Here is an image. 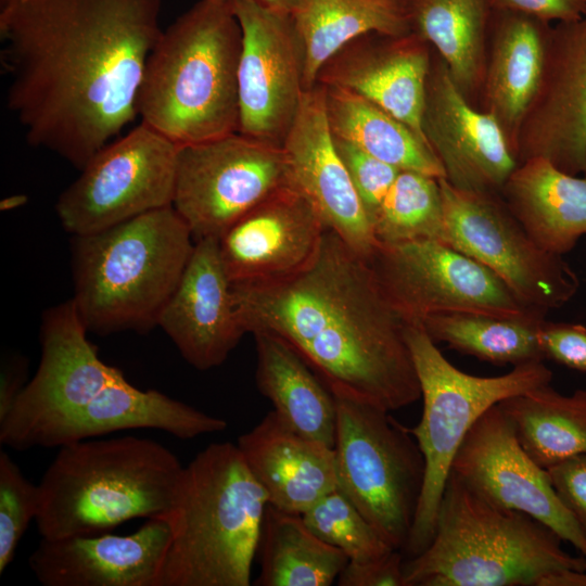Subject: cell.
<instances>
[{
	"mask_svg": "<svg viewBox=\"0 0 586 586\" xmlns=\"http://www.w3.org/2000/svg\"><path fill=\"white\" fill-rule=\"evenodd\" d=\"M162 0H18L0 11L7 106L79 170L137 116Z\"/></svg>",
	"mask_w": 586,
	"mask_h": 586,
	"instance_id": "6da1fadb",
	"label": "cell"
},
{
	"mask_svg": "<svg viewBox=\"0 0 586 586\" xmlns=\"http://www.w3.org/2000/svg\"><path fill=\"white\" fill-rule=\"evenodd\" d=\"M232 292L244 331L284 339L331 391L390 412L421 398L408 323L369 259L329 228L301 270L270 281L232 282Z\"/></svg>",
	"mask_w": 586,
	"mask_h": 586,
	"instance_id": "7a4b0ae2",
	"label": "cell"
},
{
	"mask_svg": "<svg viewBox=\"0 0 586 586\" xmlns=\"http://www.w3.org/2000/svg\"><path fill=\"white\" fill-rule=\"evenodd\" d=\"M242 31L231 0H199L163 29L137 99L141 122L177 145L239 130Z\"/></svg>",
	"mask_w": 586,
	"mask_h": 586,
	"instance_id": "3957f363",
	"label": "cell"
},
{
	"mask_svg": "<svg viewBox=\"0 0 586 586\" xmlns=\"http://www.w3.org/2000/svg\"><path fill=\"white\" fill-rule=\"evenodd\" d=\"M535 518L499 507L450 472L429 546L404 560L405 586H553L586 557Z\"/></svg>",
	"mask_w": 586,
	"mask_h": 586,
	"instance_id": "277c9868",
	"label": "cell"
},
{
	"mask_svg": "<svg viewBox=\"0 0 586 586\" xmlns=\"http://www.w3.org/2000/svg\"><path fill=\"white\" fill-rule=\"evenodd\" d=\"M267 505L237 444L205 447L183 467L166 518L158 586H249Z\"/></svg>",
	"mask_w": 586,
	"mask_h": 586,
	"instance_id": "5b68a950",
	"label": "cell"
},
{
	"mask_svg": "<svg viewBox=\"0 0 586 586\" xmlns=\"http://www.w3.org/2000/svg\"><path fill=\"white\" fill-rule=\"evenodd\" d=\"M183 467L156 441L84 440L60 447L40 481L41 538L105 533L132 519H164Z\"/></svg>",
	"mask_w": 586,
	"mask_h": 586,
	"instance_id": "8992f818",
	"label": "cell"
},
{
	"mask_svg": "<svg viewBox=\"0 0 586 586\" xmlns=\"http://www.w3.org/2000/svg\"><path fill=\"white\" fill-rule=\"evenodd\" d=\"M194 244L173 205L73 235L72 300L88 332L144 333L157 327Z\"/></svg>",
	"mask_w": 586,
	"mask_h": 586,
	"instance_id": "52a82bcc",
	"label": "cell"
},
{
	"mask_svg": "<svg viewBox=\"0 0 586 586\" xmlns=\"http://www.w3.org/2000/svg\"><path fill=\"white\" fill-rule=\"evenodd\" d=\"M406 339L423 400L421 419L410 432L425 464L418 509L403 550L408 559L432 540L454 458L473 424L505 398L550 384L552 372L544 361H533L497 377L472 375L449 362L420 323L407 324Z\"/></svg>",
	"mask_w": 586,
	"mask_h": 586,
	"instance_id": "ba28073f",
	"label": "cell"
},
{
	"mask_svg": "<svg viewBox=\"0 0 586 586\" xmlns=\"http://www.w3.org/2000/svg\"><path fill=\"white\" fill-rule=\"evenodd\" d=\"M331 392L336 407L337 488L392 548L403 552L424 482L420 447L410 429L390 411Z\"/></svg>",
	"mask_w": 586,
	"mask_h": 586,
	"instance_id": "9c48e42d",
	"label": "cell"
},
{
	"mask_svg": "<svg viewBox=\"0 0 586 586\" xmlns=\"http://www.w3.org/2000/svg\"><path fill=\"white\" fill-rule=\"evenodd\" d=\"M178 149L142 122L113 139L60 194L55 212L62 227L84 235L173 205Z\"/></svg>",
	"mask_w": 586,
	"mask_h": 586,
	"instance_id": "30bf717a",
	"label": "cell"
},
{
	"mask_svg": "<svg viewBox=\"0 0 586 586\" xmlns=\"http://www.w3.org/2000/svg\"><path fill=\"white\" fill-rule=\"evenodd\" d=\"M438 181L450 245L488 268L533 309L547 314L573 298L579 288L575 271L532 239L500 193Z\"/></svg>",
	"mask_w": 586,
	"mask_h": 586,
	"instance_id": "8fae6325",
	"label": "cell"
},
{
	"mask_svg": "<svg viewBox=\"0 0 586 586\" xmlns=\"http://www.w3.org/2000/svg\"><path fill=\"white\" fill-rule=\"evenodd\" d=\"M88 333L72 298L44 311L40 362L0 420L2 445L18 451L40 447L52 430L124 375L99 357Z\"/></svg>",
	"mask_w": 586,
	"mask_h": 586,
	"instance_id": "7c38bea8",
	"label": "cell"
},
{
	"mask_svg": "<svg viewBox=\"0 0 586 586\" xmlns=\"http://www.w3.org/2000/svg\"><path fill=\"white\" fill-rule=\"evenodd\" d=\"M289 183L282 146L237 131L179 146L173 207L195 241L218 239Z\"/></svg>",
	"mask_w": 586,
	"mask_h": 586,
	"instance_id": "4fadbf2b",
	"label": "cell"
},
{
	"mask_svg": "<svg viewBox=\"0 0 586 586\" xmlns=\"http://www.w3.org/2000/svg\"><path fill=\"white\" fill-rule=\"evenodd\" d=\"M369 263L407 323L449 311L547 315L523 304L494 272L448 243H380Z\"/></svg>",
	"mask_w": 586,
	"mask_h": 586,
	"instance_id": "5bb4252c",
	"label": "cell"
},
{
	"mask_svg": "<svg viewBox=\"0 0 586 586\" xmlns=\"http://www.w3.org/2000/svg\"><path fill=\"white\" fill-rule=\"evenodd\" d=\"M242 31L239 132L281 146L305 90L304 47L293 16L254 0H231Z\"/></svg>",
	"mask_w": 586,
	"mask_h": 586,
	"instance_id": "9a60e30c",
	"label": "cell"
},
{
	"mask_svg": "<svg viewBox=\"0 0 586 586\" xmlns=\"http://www.w3.org/2000/svg\"><path fill=\"white\" fill-rule=\"evenodd\" d=\"M450 472L488 501L535 518L586 557L585 534L558 497L547 470L523 450L497 404L470 429Z\"/></svg>",
	"mask_w": 586,
	"mask_h": 586,
	"instance_id": "2e32d148",
	"label": "cell"
},
{
	"mask_svg": "<svg viewBox=\"0 0 586 586\" xmlns=\"http://www.w3.org/2000/svg\"><path fill=\"white\" fill-rule=\"evenodd\" d=\"M513 153L518 164L542 157L586 177V16L551 27L543 77Z\"/></svg>",
	"mask_w": 586,
	"mask_h": 586,
	"instance_id": "e0dca14e",
	"label": "cell"
},
{
	"mask_svg": "<svg viewBox=\"0 0 586 586\" xmlns=\"http://www.w3.org/2000/svg\"><path fill=\"white\" fill-rule=\"evenodd\" d=\"M421 128L445 179L457 189L500 193L518 166L498 122L467 100L434 50Z\"/></svg>",
	"mask_w": 586,
	"mask_h": 586,
	"instance_id": "ac0fdd59",
	"label": "cell"
},
{
	"mask_svg": "<svg viewBox=\"0 0 586 586\" xmlns=\"http://www.w3.org/2000/svg\"><path fill=\"white\" fill-rule=\"evenodd\" d=\"M281 146L290 183L309 201L327 228L369 259L380 243L335 148L321 85L304 92Z\"/></svg>",
	"mask_w": 586,
	"mask_h": 586,
	"instance_id": "d6986e66",
	"label": "cell"
},
{
	"mask_svg": "<svg viewBox=\"0 0 586 586\" xmlns=\"http://www.w3.org/2000/svg\"><path fill=\"white\" fill-rule=\"evenodd\" d=\"M327 229L309 201L291 183L233 222L219 238L230 280L263 282L301 270Z\"/></svg>",
	"mask_w": 586,
	"mask_h": 586,
	"instance_id": "ffe728a7",
	"label": "cell"
},
{
	"mask_svg": "<svg viewBox=\"0 0 586 586\" xmlns=\"http://www.w3.org/2000/svg\"><path fill=\"white\" fill-rule=\"evenodd\" d=\"M157 327L198 370L218 367L246 333L241 324L217 238L195 241Z\"/></svg>",
	"mask_w": 586,
	"mask_h": 586,
	"instance_id": "44dd1931",
	"label": "cell"
},
{
	"mask_svg": "<svg viewBox=\"0 0 586 586\" xmlns=\"http://www.w3.org/2000/svg\"><path fill=\"white\" fill-rule=\"evenodd\" d=\"M169 539L164 519H149L128 535L41 538L28 565L44 586H158Z\"/></svg>",
	"mask_w": 586,
	"mask_h": 586,
	"instance_id": "7402d4cb",
	"label": "cell"
},
{
	"mask_svg": "<svg viewBox=\"0 0 586 586\" xmlns=\"http://www.w3.org/2000/svg\"><path fill=\"white\" fill-rule=\"evenodd\" d=\"M432 53L433 48L413 33H369L332 55L320 68L316 85L367 98L426 141L421 117Z\"/></svg>",
	"mask_w": 586,
	"mask_h": 586,
	"instance_id": "603a6c76",
	"label": "cell"
},
{
	"mask_svg": "<svg viewBox=\"0 0 586 586\" xmlns=\"http://www.w3.org/2000/svg\"><path fill=\"white\" fill-rule=\"evenodd\" d=\"M237 446L268 504L280 510L303 514L337 488L334 449L295 432L273 410Z\"/></svg>",
	"mask_w": 586,
	"mask_h": 586,
	"instance_id": "cb8c5ba5",
	"label": "cell"
},
{
	"mask_svg": "<svg viewBox=\"0 0 586 586\" xmlns=\"http://www.w3.org/2000/svg\"><path fill=\"white\" fill-rule=\"evenodd\" d=\"M551 27L526 14L492 12L480 109L498 122L512 151L543 77Z\"/></svg>",
	"mask_w": 586,
	"mask_h": 586,
	"instance_id": "d4e9b609",
	"label": "cell"
},
{
	"mask_svg": "<svg viewBox=\"0 0 586 586\" xmlns=\"http://www.w3.org/2000/svg\"><path fill=\"white\" fill-rule=\"evenodd\" d=\"M227 426L221 418L156 390H140L122 375L78 413L52 430L40 447H61L131 429H157L187 440L220 432Z\"/></svg>",
	"mask_w": 586,
	"mask_h": 586,
	"instance_id": "484cf974",
	"label": "cell"
},
{
	"mask_svg": "<svg viewBox=\"0 0 586 586\" xmlns=\"http://www.w3.org/2000/svg\"><path fill=\"white\" fill-rule=\"evenodd\" d=\"M500 195L532 239L545 251L569 253L586 234V177L542 157L515 167Z\"/></svg>",
	"mask_w": 586,
	"mask_h": 586,
	"instance_id": "4316f807",
	"label": "cell"
},
{
	"mask_svg": "<svg viewBox=\"0 0 586 586\" xmlns=\"http://www.w3.org/2000/svg\"><path fill=\"white\" fill-rule=\"evenodd\" d=\"M253 336L258 391L291 429L333 448L336 407L331 390L284 339L267 331L255 332Z\"/></svg>",
	"mask_w": 586,
	"mask_h": 586,
	"instance_id": "83f0119b",
	"label": "cell"
},
{
	"mask_svg": "<svg viewBox=\"0 0 586 586\" xmlns=\"http://www.w3.org/2000/svg\"><path fill=\"white\" fill-rule=\"evenodd\" d=\"M411 33L443 59L467 100L480 107L486 67L489 0H400Z\"/></svg>",
	"mask_w": 586,
	"mask_h": 586,
	"instance_id": "f1b7e54d",
	"label": "cell"
},
{
	"mask_svg": "<svg viewBox=\"0 0 586 586\" xmlns=\"http://www.w3.org/2000/svg\"><path fill=\"white\" fill-rule=\"evenodd\" d=\"M292 16L304 47L305 90L316 86L322 65L355 38L411 33L400 0H300Z\"/></svg>",
	"mask_w": 586,
	"mask_h": 586,
	"instance_id": "f546056e",
	"label": "cell"
},
{
	"mask_svg": "<svg viewBox=\"0 0 586 586\" xmlns=\"http://www.w3.org/2000/svg\"><path fill=\"white\" fill-rule=\"evenodd\" d=\"M322 87L333 136L402 170L445 178L444 169L428 142L404 122L353 91Z\"/></svg>",
	"mask_w": 586,
	"mask_h": 586,
	"instance_id": "4dcf8cb0",
	"label": "cell"
},
{
	"mask_svg": "<svg viewBox=\"0 0 586 586\" xmlns=\"http://www.w3.org/2000/svg\"><path fill=\"white\" fill-rule=\"evenodd\" d=\"M256 556L257 586H330L348 562L343 551L319 538L302 514L267 505Z\"/></svg>",
	"mask_w": 586,
	"mask_h": 586,
	"instance_id": "1f68e13d",
	"label": "cell"
},
{
	"mask_svg": "<svg viewBox=\"0 0 586 586\" xmlns=\"http://www.w3.org/2000/svg\"><path fill=\"white\" fill-rule=\"evenodd\" d=\"M497 405L523 450L542 468L586 454V390L562 395L546 384Z\"/></svg>",
	"mask_w": 586,
	"mask_h": 586,
	"instance_id": "d6a6232c",
	"label": "cell"
},
{
	"mask_svg": "<svg viewBox=\"0 0 586 586\" xmlns=\"http://www.w3.org/2000/svg\"><path fill=\"white\" fill-rule=\"evenodd\" d=\"M544 316H506L449 311L428 316L420 323L433 342L493 365L518 366L544 361L538 332Z\"/></svg>",
	"mask_w": 586,
	"mask_h": 586,
	"instance_id": "836d02e7",
	"label": "cell"
},
{
	"mask_svg": "<svg viewBox=\"0 0 586 586\" xmlns=\"http://www.w3.org/2000/svg\"><path fill=\"white\" fill-rule=\"evenodd\" d=\"M381 244L411 241L448 243L438 178L402 170L372 220Z\"/></svg>",
	"mask_w": 586,
	"mask_h": 586,
	"instance_id": "e575fe53",
	"label": "cell"
},
{
	"mask_svg": "<svg viewBox=\"0 0 586 586\" xmlns=\"http://www.w3.org/2000/svg\"><path fill=\"white\" fill-rule=\"evenodd\" d=\"M302 517L319 538L343 551L349 561L374 560L395 550L339 488Z\"/></svg>",
	"mask_w": 586,
	"mask_h": 586,
	"instance_id": "d590c367",
	"label": "cell"
},
{
	"mask_svg": "<svg viewBox=\"0 0 586 586\" xmlns=\"http://www.w3.org/2000/svg\"><path fill=\"white\" fill-rule=\"evenodd\" d=\"M40 505L39 485L30 482L3 450L0 451V573L14 559L17 545Z\"/></svg>",
	"mask_w": 586,
	"mask_h": 586,
	"instance_id": "8d00e7d4",
	"label": "cell"
},
{
	"mask_svg": "<svg viewBox=\"0 0 586 586\" xmlns=\"http://www.w3.org/2000/svg\"><path fill=\"white\" fill-rule=\"evenodd\" d=\"M333 138L352 183L372 222L402 169L370 155L346 140L335 136Z\"/></svg>",
	"mask_w": 586,
	"mask_h": 586,
	"instance_id": "74e56055",
	"label": "cell"
},
{
	"mask_svg": "<svg viewBox=\"0 0 586 586\" xmlns=\"http://www.w3.org/2000/svg\"><path fill=\"white\" fill-rule=\"evenodd\" d=\"M545 359L586 372V327L578 323L545 320L538 332Z\"/></svg>",
	"mask_w": 586,
	"mask_h": 586,
	"instance_id": "f35d334b",
	"label": "cell"
},
{
	"mask_svg": "<svg viewBox=\"0 0 586 586\" xmlns=\"http://www.w3.org/2000/svg\"><path fill=\"white\" fill-rule=\"evenodd\" d=\"M546 470L561 502L586 536V454L572 456Z\"/></svg>",
	"mask_w": 586,
	"mask_h": 586,
	"instance_id": "ab89813d",
	"label": "cell"
},
{
	"mask_svg": "<svg viewBox=\"0 0 586 586\" xmlns=\"http://www.w3.org/2000/svg\"><path fill=\"white\" fill-rule=\"evenodd\" d=\"M405 557L399 550L369 561H349L340 573L339 586H405Z\"/></svg>",
	"mask_w": 586,
	"mask_h": 586,
	"instance_id": "60d3db41",
	"label": "cell"
},
{
	"mask_svg": "<svg viewBox=\"0 0 586 586\" xmlns=\"http://www.w3.org/2000/svg\"><path fill=\"white\" fill-rule=\"evenodd\" d=\"M493 10L512 11L545 22H572L586 16L584 0H489Z\"/></svg>",
	"mask_w": 586,
	"mask_h": 586,
	"instance_id": "b9f144b4",
	"label": "cell"
},
{
	"mask_svg": "<svg viewBox=\"0 0 586 586\" xmlns=\"http://www.w3.org/2000/svg\"><path fill=\"white\" fill-rule=\"evenodd\" d=\"M27 360L24 356L12 354L1 362L0 372V420L13 407L27 384Z\"/></svg>",
	"mask_w": 586,
	"mask_h": 586,
	"instance_id": "7bdbcfd3",
	"label": "cell"
},
{
	"mask_svg": "<svg viewBox=\"0 0 586 586\" xmlns=\"http://www.w3.org/2000/svg\"><path fill=\"white\" fill-rule=\"evenodd\" d=\"M257 3L272 10L293 14L298 7L300 0H254Z\"/></svg>",
	"mask_w": 586,
	"mask_h": 586,
	"instance_id": "ee69618b",
	"label": "cell"
},
{
	"mask_svg": "<svg viewBox=\"0 0 586 586\" xmlns=\"http://www.w3.org/2000/svg\"><path fill=\"white\" fill-rule=\"evenodd\" d=\"M26 200L27 198L25 195L9 196L1 201L0 208L2 211L14 209L22 206Z\"/></svg>",
	"mask_w": 586,
	"mask_h": 586,
	"instance_id": "f6af8a7d",
	"label": "cell"
},
{
	"mask_svg": "<svg viewBox=\"0 0 586 586\" xmlns=\"http://www.w3.org/2000/svg\"><path fill=\"white\" fill-rule=\"evenodd\" d=\"M16 1H18V0H0V7H1V9H3L5 7H8V5L13 4Z\"/></svg>",
	"mask_w": 586,
	"mask_h": 586,
	"instance_id": "bcb514c9",
	"label": "cell"
},
{
	"mask_svg": "<svg viewBox=\"0 0 586 586\" xmlns=\"http://www.w3.org/2000/svg\"><path fill=\"white\" fill-rule=\"evenodd\" d=\"M586 2V0H584Z\"/></svg>",
	"mask_w": 586,
	"mask_h": 586,
	"instance_id": "7dc6e473",
	"label": "cell"
}]
</instances>
